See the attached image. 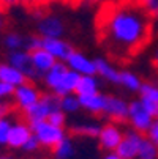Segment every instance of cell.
<instances>
[{"instance_id": "1", "label": "cell", "mask_w": 158, "mask_h": 159, "mask_svg": "<svg viewBox=\"0 0 158 159\" xmlns=\"http://www.w3.org/2000/svg\"><path fill=\"white\" fill-rule=\"evenodd\" d=\"M155 22L131 0H112L95 17L97 41L120 65L133 61L153 39Z\"/></svg>"}, {"instance_id": "2", "label": "cell", "mask_w": 158, "mask_h": 159, "mask_svg": "<svg viewBox=\"0 0 158 159\" xmlns=\"http://www.w3.org/2000/svg\"><path fill=\"white\" fill-rule=\"evenodd\" d=\"M60 109V98L52 95H41V98L38 99V102H35L33 106H30L26 110H21L19 117L22 120H27L29 125L35 123V121H43L48 120V117L54 110Z\"/></svg>"}, {"instance_id": "3", "label": "cell", "mask_w": 158, "mask_h": 159, "mask_svg": "<svg viewBox=\"0 0 158 159\" xmlns=\"http://www.w3.org/2000/svg\"><path fill=\"white\" fill-rule=\"evenodd\" d=\"M36 30L41 38H60L66 32V24L62 16L51 13L48 8L35 13Z\"/></svg>"}, {"instance_id": "4", "label": "cell", "mask_w": 158, "mask_h": 159, "mask_svg": "<svg viewBox=\"0 0 158 159\" xmlns=\"http://www.w3.org/2000/svg\"><path fill=\"white\" fill-rule=\"evenodd\" d=\"M32 129V134L38 139L40 145H44L51 150H54L63 139H65V132L63 128L54 126L51 125L48 120H43V121H35L32 125H29Z\"/></svg>"}, {"instance_id": "5", "label": "cell", "mask_w": 158, "mask_h": 159, "mask_svg": "<svg viewBox=\"0 0 158 159\" xmlns=\"http://www.w3.org/2000/svg\"><path fill=\"white\" fill-rule=\"evenodd\" d=\"M10 65L14 66L17 71H21L24 74L30 82L43 77L32 63V58H30V52H24V51H13L10 54Z\"/></svg>"}, {"instance_id": "6", "label": "cell", "mask_w": 158, "mask_h": 159, "mask_svg": "<svg viewBox=\"0 0 158 159\" xmlns=\"http://www.w3.org/2000/svg\"><path fill=\"white\" fill-rule=\"evenodd\" d=\"M128 118H130L134 131L139 134L149 132V129L152 126V117L142 107L141 101H133L131 104H128Z\"/></svg>"}, {"instance_id": "7", "label": "cell", "mask_w": 158, "mask_h": 159, "mask_svg": "<svg viewBox=\"0 0 158 159\" xmlns=\"http://www.w3.org/2000/svg\"><path fill=\"white\" fill-rule=\"evenodd\" d=\"M41 98L38 88L35 87L33 82L27 80L26 84H22L19 87L14 88V99H16V107L19 110H26L30 106H33L35 102H38V99Z\"/></svg>"}, {"instance_id": "8", "label": "cell", "mask_w": 158, "mask_h": 159, "mask_svg": "<svg viewBox=\"0 0 158 159\" xmlns=\"http://www.w3.org/2000/svg\"><path fill=\"white\" fill-rule=\"evenodd\" d=\"M141 140H142V135L139 132L128 131L123 135V139L119 143V147L116 148V154L120 159H133V157H136L139 145H141Z\"/></svg>"}, {"instance_id": "9", "label": "cell", "mask_w": 158, "mask_h": 159, "mask_svg": "<svg viewBox=\"0 0 158 159\" xmlns=\"http://www.w3.org/2000/svg\"><path fill=\"white\" fill-rule=\"evenodd\" d=\"M103 113H106L111 121L123 123L128 118V104L117 96H106V106Z\"/></svg>"}, {"instance_id": "10", "label": "cell", "mask_w": 158, "mask_h": 159, "mask_svg": "<svg viewBox=\"0 0 158 159\" xmlns=\"http://www.w3.org/2000/svg\"><path fill=\"white\" fill-rule=\"evenodd\" d=\"M41 48L48 51L55 60H65V61L74 51L70 46V43L63 41L62 38H41Z\"/></svg>"}, {"instance_id": "11", "label": "cell", "mask_w": 158, "mask_h": 159, "mask_svg": "<svg viewBox=\"0 0 158 159\" xmlns=\"http://www.w3.org/2000/svg\"><path fill=\"white\" fill-rule=\"evenodd\" d=\"M123 139V134L119 129L117 125L114 123H109L106 126H103L100 129L98 134V140H100V147L104 150H116L119 147V143Z\"/></svg>"}, {"instance_id": "12", "label": "cell", "mask_w": 158, "mask_h": 159, "mask_svg": "<svg viewBox=\"0 0 158 159\" xmlns=\"http://www.w3.org/2000/svg\"><path fill=\"white\" fill-rule=\"evenodd\" d=\"M66 63L71 68V71H76L84 76H93L97 73L95 61L89 60L85 55H82L81 52H76V51H73L70 54V57L66 58Z\"/></svg>"}, {"instance_id": "13", "label": "cell", "mask_w": 158, "mask_h": 159, "mask_svg": "<svg viewBox=\"0 0 158 159\" xmlns=\"http://www.w3.org/2000/svg\"><path fill=\"white\" fill-rule=\"evenodd\" d=\"M30 135H32V129H30L29 125L17 123V125L11 126V129H10L7 145H10L11 148H22L24 143L29 140Z\"/></svg>"}, {"instance_id": "14", "label": "cell", "mask_w": 158, "mask_h": 159, "mask_svg": "<svg viewBox=\"0 0 158 159\" xmlns=\"http://www.w3.org/2000/svg\"><path fill=\"white\" fill-rule=\"evenodd\" d=\"M30 58H32V63L35 66V70L44 77V74H46L51 68L55 65V58L48 52L44 51L43 48L41 49H36V51H32L30 52Z\"/></svg>"}, {"instance_id": "15", "label": "cell", "mask_w": 158, "mask_h": 159, "mask_svg": "<svg viewBox=\"0 0 158 159\" xmlns=\"http://www.w3.org/2000/svg\"><path fill=\"white\" fill-rule=\"evenodd\" d=\"M79 79H81V74L76 73V71H66L60 80V84L52 90L54 95L59 96V98H63L66 95H70L71 92H76V87L79 84Z\"/></svg>"}, {"instance_id": "16", "label": "cell", "mask_w": 158, "mask_h": 159, "mask_svg": "<svg viewBox=\"0 0 158 159\" xmlns=\"http://www.w3.org/2000/svg\"><path fill=\"white\" fill-rule=\"evenodd\" d=\"M0 82L11 87H19L27 82V77L11 65H0Z\"/></svg>"}, {"instance_id": "17", "label": "cell", "mask_w": 158, "mask_h": 159, "mask_svg": "<svg viewBox=\"0 0 158 159\" xmlns=\"http://www.w3.org/2000/svg\"><path fill=\"white\" fill-rule=\"evenodd\" d=\"M79 104L81 107H84L85 110L92 113H103L106 106V96L100 93L90 95V96H79Z\"/></svg>"}, {"instance_id": "18", "label": "cell", "mask_w": 158, "mask_h": 159, "mask_svg": "<svg viewBox=\"0 0 158 159\" xmlns=\"http://www.w3.org/2000/svg\"><path fill=\"white\" fill-rule=\"evenodd\" d=\"M66 71H68V68H66L62 61H55V65L51 68L46 74H44V82H46V85L51 90H54L60 84V80H62V77H63V74Z\"/></svg>"}, {"instance_id": "19", "label": "cell", "mask_w": 158, "mask_h": 159, "mask_svg": "<svg viewBox=\"0 0 158 159\" xmlns=\"http://www.w3.org/2000/svg\"><path fill=\"white\" fill-rule=\"evenodd\" d=\"M93 61H95V66H97V73H100L106 80L114 82V84H120V71H117L114 66H111L103 58H97Z\"/></svg>"}, {"instance_id": "20", "label": "cell", "mask_w": 158, "mask_h": 159, "mask_svg": "<svg viewBox=\"0 0 158 159\" xmlns=\"http://www.w3.org/2000/svg\"><path fill=\"white\" fill-rule=\"evenodd\" d=\"M78 96H90L98 93V82L93 76H81L79 84L76 87Z\"/></svg>"}, {"instance_id": "21", "label": "cell", "mask_w": 158, "mask_h": 159, "mask_svg": "<svg viewBox=\"0 0 158 159\" xmlns=\"http://www.w3.org/2000/svg\"><path fill=\"white\" fill-rule=\"evenodd\" d=\"M138 157L139 159H156L158 157V147L150 139L142 137L139 150H138Z\"/></svg>"}, {"instance_id": "22", "label": "cell", "mask_w": 158, "mask_h": 159, "mask_svg": "<svg viewBox=\"0 0 158 159\" xmlns=\"http://www.w3.org/2000/svg\"><path fill=\"white\" fill-rule=\"evenodd\" d=\"M136 3L153 22H158V0H131Z\"/></svg>"}, {"instance_id": "23", "label": "cell", "mask_w": 158, "mask_h": 159, "mask_svg": "<svg viewBox=\"0 0 158 159\" xmlns=\"http://www.w3.org/2000/svg\"><path fill=\"white\" fill-rule=\"evenodd\" d=\"M120 85L127 87L131 92H138V90H141L142 84H141L139 77H136L134 74H131L128 71H120Z\"/></svg>"}, {"instance_id": "24", "label": "cell", "mask_w": 158, "mask_h": 159, "mask_svg": "<svg viewBox=\"0 0 158 159\" xmlns=\"http://www.w3.org/2000/svg\"><path fill=\"white\" fill-rule=\"evenodd\" d=\"M52 151H54V154H55L57 159H70V157L74 154L73 143H71L68 139H63Z\"/></svg>"}, {"instance_id": "25", "label": "cell", "mask_w": 158, "mask_h": 159, "mask_svg": "<svg viewBox=\"0 0 158 159\" xmlns=\"http://www.w3.org/2000/svg\"><path fill=\"white\" fill-rule=\"evenodd\" d=\"M100 126L95 123H82V125H74L71 126V132L81 134V135H98L100 134Z\"/></svg>"}, {"instance_id": "26", "label": "cell", "mask_w": 158, "mask_h": 159, "mask_svg": "<svg viewBox=\"0 0 158 159\" xmlns=\"http://www.w3.org/2000/svg\"><path fill=\"white\" fill-rule=\"evenodd\" d=\"M26 38H22L19 33H16V32H11V33H8L7 36H5V46L8 48V49H11V51H19L22 46L26 44Z\"/></svg>"}, {"instance_id": "27", "label": "cell", "mask_w": 158, "mask_h": 159, "mask_svg": "<svg viewBox=\"0 0 158 159\" xmlns=\"http://www.w3.org/2000/svg\"><path fill=\"white\" fill-rule=\"evenodd\" d=\"M51 2H52V0H21L19 5H24L27 10H30V11L35 14V13H38V11L46 10Z\"/></svg>"}, {"instance_id": "28", "label": "cell", "mask_w": 158, "mask_h": 159, "mask_svg": "<svg viewBox=\"0 0 158 159\" xmlns=\"http://www.w3.org/2000/svg\"><path fill=\"white\" fill-rule=\"evenodd\" d=\"M79 107H81L79 98H76V96L66 95V96L60 98V110H63V112H76Z\"/></svg>"}, {"instance_id": "29", "label": "cell", "mask_w": 158, "mask_h": 159, "mask_svg": "<svg viewBox=\"0 0 158 159\" xmlns=\"http://www.w3.org/2000/svg\"><path fill=\"white\" fill-rule=\"evenodd\" d=\"M141 95L146 99L158 102V87L153 84H142L141 85Z\"/></svg>"}, {"instance_id": "30", "label": "cell", "mask_w": 158, "mask_h": 159, "mask_svg": "<svg viewBox=\"0 0 158 159\" xmlns=\"http://www.w3.org/2000/svg\"><path fill=\"white\" fill-rule=\"evenodd\" d=\"M48 121H49L51 125H54V126L63 128V125H65V112H63V110H60V109L54 110V112L51 113V115L48 117Z\"/></svg>"}, {"instance_id": "31", "label": "cell", "mask_w": 158, "mask_h": 159, "mask_svg": "<svg viewBox=\"0 0 158 159\" xmlns=\"http://www.w3.org/2000/svg\"><path fill=\"white\" fill-rule=\"evenodd\" d=\"M11 125L7 118H0V145H7Z\"/></svg>"}, {"instance_id": "32", "label": "cell", "mask_w": 158, "mask_h": 159, "mask_svg": "<svg viewBox=\"0 0 158 159\" xmlns=\"http://www.w3.org/2000/svg\"><path fill=\"white\" fill-rule=\"evenodd\" d=\"M141 104H142V107L147 110V113H149L152 118L153 117L158 118V102L150 101V99H146V98H141Z\"/></svg>"}, {"instance_id": "33", "label": "cell", "mask_w": 158, "mask_h": 159, "mask_svg": "<svg viewBox=\"0 0 158 159\" xmlns=\"http://www.w3.org/2000/svg\"><path fill=\"white\" fill-rule=\"evenodd\" d=\"M13 93H14V87L0 82V101H2L3 98H7V96H10V95H13Z\"/></svg>"}, {"instance_id": "34", "label": "cell", "mask_w": 158, "mask_h": 159, "mask_svg": "<svg viewBox=\"0 0 158 159\" xmlns=\"http://www.w3.org/2000/svg\"><path fill=\"white\" fill-rule=\"evenodd\" d=\"M38 147H40V142H38V139L35 137V135L32 134L30 137H29V140L24 143V147H22V148H24L26 151H33V150H36Z\"/></svg>"}, {"instance_id": "35", "label": "cell", "mask_w": 158, "mask_h": 159, "mask_svg": "<svg viewBox=\"0 0 158 159\" xmlns=\"http://www.w3.org/2000/svg\"><path fill=\"white\" fill-rule=\"evenodd\" d=\"M149 139L158 147V120L150 126V129H149Z\"/></svg>"}, {"instance_id": "36", "label": "cell", "mask_w": 158, "mask_h": 159, "mask_svg": "<svg viewBox=\"0 0 158 159\" xmlns=\"http://www.w3.org/2000/svg\"><path fill=\"white\" fill-rule=\"evenodd\" d=\"M108 2H112V0H82L81 7H101Z\"/></svg>"}, {"instance_id": "37", "label": "cell", "mask_w": 158, "mask_h": 159, "mask_svg": "<svg viewBox=\"0 0 158 159\" xmlns=\"http://www.w3.org/2000/svg\"><path fill=\"white\" fill-rule=\"evenodd\" d=\"M21 0H0V10L2 11H7L8 8L14 7V5H19Z\"/></svg>"}, {"instance_id": "38", "label": "cell", "mask_w": 158, "mask_h": 159, "mask_svg": "<svg viewBox=\"0 0 158 159\" xmlns=\"http://www.w3.org/2000/svg\"><path fill=\"white\" fill-rule=\"evenodd\" d=\"M7 16H5V11H2L0 10V30H3L5 27H7Z\"/></svg>"}, {"instance_id": "39", "label": "cell", "mask_w": 158, "mask_h": 159, "mask_svg": "<svg viewBox=\"0 0 158 159\" xmlns=\"http://www.w3.org/2000/svg\"><path fill=\"white\" fill-rule=\"evenodd\" d=\"M62 2H65V3H68V5H71V7H81V3H82V0H62Z\"/></svg>"}, {"instance_id": "40", "label": "cell", "mask_w": 158, "mask_h": 159, "mask_svg": "<svg viewBox=\"0 0 158 159\" xmlns=\"http://www.w3.org/2000/svg\"><path fill=\"white\" fill-rule=\"evenodd\" d=\"M103 159H120V157H119V156H117L116 153H111V154H108V156H104Z\"/></svg>"}, {"instance_id": "41", "label": "cell", "mask_w": 158, "mask_h": 159, "mask_svg": "<svg viewBox=\"0 0 158 159\" xmlns=\"http://www.w3.org/2000/svg\"><path fill=\"white\" fill-rule=\"evenodd\" d=\"M0 159H13V157H10V156H0Z\"/></svg>"}]
</instances>
